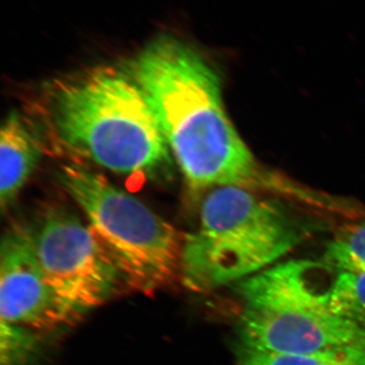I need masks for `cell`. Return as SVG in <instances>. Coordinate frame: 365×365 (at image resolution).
I'll return each instance as SVG.
<instances>
[{
	"mask_svg": "<svg viewBox=\"0 0 365 365\" xmlns=\"http://www.w3.org/2000/svg\"><path fill=\"white\" fill-rule=\"evenodd\" d=\"M123 69L143 91L192 189L239 186L304 195L255 158L225 110L217 71L195 49L162 37Z\"/></svg>",
	"mask_w": 365,
	"mask_h": 365,
	"instance_id": "cell-1",
	"label": "cell"
},
{
	"mask_svg": "<svg viewBox=\"0 0 365 365\" xmlns=\"http://www.w3.org/2000/svg\"><path fill=\"white\" fill-rule=\"evenodd\" d=\"M46 112L62 146L120 174L157 175L169 146L143 91L122 68L96 67L51 86Z\"/></svg>",
	"mask_w": 365,
	"mask_h": 365,
	"instance_id": "cell-2",
	"label": "cell"
},
{
	"mask_svg": "<svg viewBox=\"0 0 365 365\" xmlns=\"http://www.w3.org/2000/svg\"><path fill=\"white\" fill-rule=\"evenodd\" d=\"M333 272L323 261H287L237 283V345L297 354L365 355V330L331 307Z\"/></svg>",
	"mask_w": 365,
	"mask_h": 365,
	"instance_id": "cell-3",
	"label": "cell"
},
{
	"mask_svg": "<svg viewBox=\"0 0 365 365\" xmlns=\"http://www.w3.org/2000/svg\"><path fill=\"white\" fill-rule=\"evenodd\" d=\"M284 204L239 186L211 189L198 227L184 235L181 278L194 292L239 283L272 267L304 240Z\"/></svg>",
	"mask_w": 365,
	"mask_h": 365,
	"instance_id": "cell-4",
	"label": "cell"
},
{
	"mask_svg": "<svg viewBox=\"0 0 365 365\" xmlns=\"http://www.w3.org/2000/svg\"><path fill=\"white\" fill-rule=\"evenodd\" d=\"M59 178L124 284L151 294L181 277L184 237L170 223L85 165H64Z\"/></svg>",
	"mask_w": 365,
	"mask_h": 365,
	"instance_id": "cell-5",
	"label": "cell"
},
{
	"mask_svg": "<svg viewBox=\"0 0 365 365\" xmlns=\"http://www.w3.org/2000/svg\"><path fill=\"white\" fill-rule=\"evenodd\" d=\"M33 234L46 280L66 322L104 304L123 282L91 228L66 210L49 209Z\"/></svg>",
	"mask_w": 365,
	"mask_h": 365,
	"instance_id": "cell-6",
	"label": "cell"
},
{
	"mask_svg": "<svg viewBox=\"0 0 365 365\" xmlns=\"http://www.w3.org/2000/svg\"><path fill=\"white\" fill-rule=\"evenodd\" d=\"M1 322L29 329L66 323L38 258L34 234L16 227L4 235L0 250Z\"/></svg>",
	"mask_w": 365,
	"mask_h": 365,
	"instance_id": "cell-7",
	"label": "cell"
},
{
	"mask_svg": "<svg viewBox=\"0 0 365 365\" xmlns=\"http://www.w3.org/2000/svg\"><path fill=\"white\" fill-rule=\"evenodd\" d=\"M39 141L21 114L7 115L0 132V203L6 211L39 162Z\"/></svg>",
	"mask_w": 365,
	"mask_h": 365,
	"instance_id": "cell-8",
	"label": "cell"
},
{
	"mask_svg": "<svg viewBox=\"0 0 365 365\" xmlns=\"http://www.w3.org/2000/svg\"><path fill=\"white\" fill-rule=\"evenodd\" d=\"M323 262L336 272L365 273V222L341 228L327 245Z\"/></svg>",
	"mask_w": 365,
	"mask_h": 365,
	"instance_id": "cell-9",
	"label": "cell"
},
{
	"mask_svg": "<svg viewBox=\"0 0 365 365\" xmlns=\"http://www.w3.org/2000/svg\"><path fill=\"white\" fill-rule=\"evenodd\" d=\"M329 294L334 313L365 330V273L335 271Z\"/></svg>",
	"mask_w": 365,
	"mask_h": 365,
	"instance_id": "cell-10",
	"label": "cell"
},
{
	"mask_svg": "<svg viewBox=\"0 0 365 365\" xmlns=\"http://www.w3.org/2000/svg\"><path fill=\"white\" fill-rule=\"evenodd\" d=\"M237 365H365V355L263 351L237 345Z\"/></svg>",
	"mask_w": 365,
	"mask_h": 365,
	"instance_id": "cell-11",
	"label": "cell"
},
{
	"mask_svg": "<svg viewBox=\"0 0 365 365\" xmlns=\"http://www.w3.org/2000/svg\"><path fill=\"white\" fill-rule=\"evenodd\" d=\"M35 336L26 327L1 322L0 361L1 365H24L35 349Z\"/></svg>",
	"mask_w": 365,
	"mask_h": 365,
	"instance_id": "cell-12",
	"label": "cell"
}]
</instances>
